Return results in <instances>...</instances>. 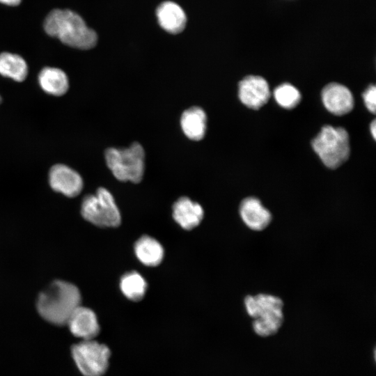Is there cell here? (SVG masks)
Returning a JSON list of instances; mask_svg holds the SVG:
<instances>
[{
    "instance_id": "6da1fadb",
    "label": "cell",
    "mask_w": 376,
    "mask_h": 376,
    "mask_svg": "<svg viewBox=\"0 0 376 376\" xmlns=\"http://www.w3.org/2000/svg\"><path fill=\"white\" fill-rule=\"evenodd\" d=\"M43 26L49 36L73 48L89 49L97 41L95 31L87 26L80 15L70 10H52L45 17Z\"/></svg>"
},
{
    "instance_id": "7a4b0ae2",
    "label": "cell",
    "mask_w": 376,
    "mask_h": 376,
    "mask_svg": "<svg viewBox=\"0 0 376 376\" xmlns=\"http://www.w3.org/2000/svg\"><path fill=\"white\" fill-rule=\"evenodd\" d=\"M81 294L77 286L66 281H55L39 295L37 309L47 322L63 325L81 306Z\"/></svg>"
},
{
    "instance_id": "3957f363",
    "label": "cell",
    "mask_w": 376,
    "mask_h": 376,
    "mask_svg": "<svg viewBox=\"0 0 376 376\" xmlns=\"http://www.w3.org/2000/svg\"><path fill=\"white\" fill-rule=\"evenodd\" d=\"M247 313L253 318V329L260 336L276 334L283 321V301L269 294L248 295L244 299Z\"/></svg>"
},
{
    "instance_id": "277c9868",
    "label": "cell",
    "mask_w": 376,
    "mask_h": 376,
    "mask_svg": "<svg viewBox=\"0 0 376 376\" xmlns=\"http://www.w3.org/2000/svg\"><path fill=\"white\" fill-rule=\"evenodd\" d=\"M311 145L322 163L331 169L341 166L350 155L349 134L341 127H322Z\"/></svg>"
},
{
    "instance_id": "5b68a950",
    "label": "cell",
    "mask_w": 376,
    "mask_h": 376,
    "mask_svg": "<svg viewBox=\"0 0 376 376\" xmlns=\"http://www.w3.org/2000/svg\"><path fill=\"white\" fill-rule=\"evenodd\" d=\"M105 160L117 180L134 183L142 180L145 169V152L138 142L133 143L125 149H107Z\"/></svg>"
},
{
    "instance_id": "8992f818",
    "label": "cell",
    "mask_w": 376,
    "mask_h": 376,
    "mask_svg": "<svg viewBox=\"0 0 376 376\" xmlns=\"http://www.w3.org/2000/svg\"><path fill=\"white\" fill-rule=\"evenodd\" d=\"M82 217L100 227H116L121 217L112 194L105 188H99L95 194L88 195L83 199Z\"/></svg>"
},
{
    "instance_id": "52a82bcc",
    "label": "cell",
    "mask_w": 376,
    "mask_h": 376,
    "mask_svg": "<svg viewBox=\"0 0 376 376\" xmlns=\"http://www.w3.org/2000/svg\"><path fill=\"white\" fill-rule=\"evenodd\" d=\"M109 348L93 340H82L72 347V355L84 376H102L107 371Z\"/></svg>"
},
{
    "instance_id": "ba28073f",
    "label": "cell",
    "mask_w": 376,
    "mask_h": 376,
    "mask_svg": "<svg viewBox=\"0 0 376 376\" xmlns=\"http://www.w3.org/2000/svg\"><path fill=\"white\" fill-rule=\"evenodd\" d=\"M238 95L245 106L258 109L267 102L271 93L268 83L263 77L249 75L239 83Z\"/></svg>"
},
{
    "instance_id": "9c48e42d",
    "label": "cell",
    "mask_w": 376,
    "mask_h": 376,
    "mask_svg": "<svg viewBox=\"0 0 376 376\" xmlns=\"http://www.w3.org/2000/svg\"><path fill=\"white\" fill-rule=\"evenodd\" d=\"M49 180L54 191L68 197L77 196L83 188L80 175L64 164H56L51 168Z\"/></svg>"
},
{
    "instance_id": "30bf717a",
    "label": "cell",
    "mask_w": 376,
    "mask_h": 376,
    "mask_svg": "<svg viewBox=\"0 0 376 376\" xmlns=\"http://www.w3.org/2000/svg\"><path fill=\"white\" fill-rule=\"evenodd\" d=\"M321 95L325 108L334 115L343 116L353 109V95L344 85L330 83L324 87Z\"/></svg>"
},
{
    "instance_id": "8fae6325",
    "label": "cell",
    "mask_w": 376,
    "mask_h": 376,
    "mask_svg": "<svg viewBox=\"0 0 376 376\" xmlns=\"http://www.w3.org/2000/svg\"><path fill=\"white\" fill-rule=\"evenodd\" d=\"M239 212L242 221L251 230L260 231L265 229L272 221V214L256 197L243 199Z\"/></svg>"
},
{
    "instance_id": "7c38bea8",
    "label": "cell",
    "mask_w": 376,
    "mask_h": 376,
    "mask_svg": "<svg viewBox=\"0 0 376 376\" xmlns=\"http://www.w3.org/2000/svg\"><path fill=\"white\" fill-rule=\"evenodd\" d=\"M66 324L75 336L83 340H93L100 331L95 313L91 309L81 306L72 313Z\"/></svg>"
},
{
    "instance_id": "4fadbf2b",
    "label": "cell",
    "mask_w": 376,
    "mask_h": 376,
    "mask_svg": "<svg viewBox=\"0 0 376 376\" xmlns=\"http://www.w3.org/2000/svg\"><path fill=\"white\" fill-rule=\"evenodd\" d=\"M156 15L160 26L170 33H179L186 26V14L175 2L169 1L162 3L157 8Z\"/></svg>"
},
{
    "instance_id": "5bb4252c",
    "label": "cell",
    "mask_w": 376,
    "mask_h": 376,
    "mask_svg": "<svg viewBox=\"0 0 376 376\" xmlns=\"http://www.w3.org/2000/svg\"><path fill=\"white\" fill-rule=\"evenodd\" d=\"M203 214L201 205L188 197L180 198L173 205L174 220L185 230H191L198 226Z\"/></svg>"
},
{
    "instance_id": "9a60e30c",
    "label": "cell",
    "mask_w": 376,
    "mask_h": 376,
    "mask_svg": "<svg viewBox=\"0 0 376 376\" xmlns=\"http://www.w3.org/2000/svg\"><path fill=\"white\" fill-rule=\"evenodd\" d=\"M38 83L45 93L54 96L64 95L69 88L66 74L62 70L53 67H45L41 70Z\"/></svg>"
},
{
    "instance_id": "2e32d148",
    "label": "cell",
    "mask_w": 376,
    "mask_h": 376,
    "mask_svg": "<svg viewBox=\"0 0 376 376\" xmlns=\"http://www.w3.org/2000/svg\"><path fill=\"white\" fill-rule=\"evenodd\" d=\"M206 121L205 111L198 107H193L182 113L180 125L183 132L189 139L200 141L205 134Z\"/></svg>"
},
{
    "instance_id": "e0dca14e",
    "label": "cell",
    "mask_w": 376,
    "mask_h": 376,
    "mask_svg": "<svg viewBox=\"0 0 376 376\" xmlns=\"http://www.w3.org/2000/svg\"><path fill=\"white\" fill-rule=\"evenodd\" d=\"M134 253L139 261L147 266H157L164 258V249L155 238L143 235L134 244Z\"/></svg>"
},
{
    "instance_id": "ac0fdd59",
    "label": "cell",
    "mask_w": 376,
    "mask_h": 376,
    "mask_svg": "<svg viewBox=\"0 0 376 376\" xmlns=\"http://www.w3.org/2000/svg\"><path fill=\"white\" fill-rule=\"evenodd\" d=\"M0 75L16 81H23L28 75V66L24 59L10 52L0 54Z\"/></svg>"
},
{
    "instance_id": "d6986e66",
    "label": "cell",
    "mask_w": 376,
    "mask_h": 376,
    "mask_svg": "<svg viewBox=\"0 0 376 376\" xmlns=\"http://www.w3.org/2000/svg\"><path fill=\"white\" fill-rule=\"evenodd\" d=\"M120 288L123 294L129 299L138 301L146 292L148 285L144 278L136 272H130L120 279Z\"/></svg>"
},
{
    "instance_id": "ffe728a7",
    "label": "cell",
    "mask_w": 376,
    "mask_h": 376,
    "mask_svg": "<svg viewBox=\"0 0 376 376\" xmlns=\"http://www.w3.org/2000/svg\"><path fill=\"white\" fill-rule=\"evenodd\" d=\"M274 97L281 107L287 109L295 107L301 100L299 90L288 83L277 86L274 91Z\"/></svg>"
},
{
    "instance_id": "44dd1931",
    "label": "cell",
    "mask_w": 376,
    "mask_h": 376,
    "mask_svg": "<svg viewBox=\"0 0 376 376\" xmlns=\"http://www.w3.org/2000/svg\"><path fill=\"white\" fill-rule=\"evenodd\" d=\"M363 98L366 108L373 113L376 109V87L372 84L369 86L363 94Z\"/></svg>"
},
{
    "instance_id": "7402d4cb",
    "label": "cell",
    "mask_w": 376,
    "mask_h": 376,
    "mask_svg": "<svg viewBox=\"0 0 376 376\" xmlns=\"http://www.w3.org/2000/svg\"><path fill=\"white\" fill-rule=\"evenodd\" d=\"M20 2L21 0H0V3L11 6H17Z\"/></svg>"
},
{
    "instance_id": "603a6c76",
    "label": "cell",
    "mask_w": 376,
    "mask_h": 376,
    "mask_svg": "<svg viewBox=\"0 0 376 376\" xmlns=\"http://www.w3.org/2000/svg\"><path fill=\"white\" fill-rule=\"evenodd\" d=\"M370 131L372 136L374 139H375L376 137V122L375 120H373V122L370 123Z\"/></svg>"
},
{
    "instance_id": "cb8c5ba5",
    "label": "cell",
    "mask_w": 376,
    "mask_h": 376,
    "mask_svg": "<svg viewBox=\"0 0 376 376\" xmlns=\"http://www.w3.org/2000/svg\"><path fill=\"white\" fill-rule=\"evenodd\" d=\"M1 100H1V97L0 96V104H1Z\"/></svg>"
}]
</instances>
